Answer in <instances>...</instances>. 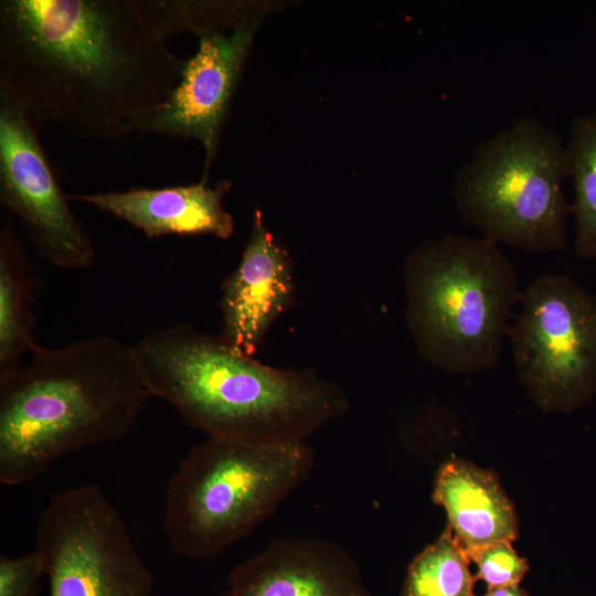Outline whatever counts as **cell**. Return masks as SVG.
I'll return each mask as SVG.
<instances>
[{
    "mask_svg": "<svg viewBox=\"0 0 596 596\" xmlns=\"http://www.w3.org/2000/svg\"><path fill=\"white\" fill-rule=\"evenodd\" d=\"M221 290L220 336L237 353L254 358L272 324L295 297L290 255L266 228L259 211L242 258Z\"/></svg>",
    "mask_w": 596,
    "mask_h": 596,
    "instance_id": "cell-11",
    "label": "cell"
},
{
    "mask_svg": "<svg viewBox=\"0 0 596 596\" xmlns=\"http://www.w3.org/2000/svg\"><path fill=\"white\" fill-rule=\"evenodd\" d=\"M228 596H373L354 556L319 538L283 536L233 568Z\"/></svg>",
    "mask_w": 596,
    "mask_h": 596,
    "instance_id": "cell-12",
    "label": "cell"
},
{
    "mask_svg": "<svg viewBox=\"0 0 596 596\" xmlns=\"http://www.w3.org/2000/svg\"><path fill=\"white\" fill-rule=\"evenodd\" d=\"M509 330L518 377L544 413L568 414L596 396V295L547 273L521 292Z\"/></svg>",
    "mask_w": 596,
    "mask_h": 596,
    "instance_id": "cell-8",
    "label": "cell"
},
{
    "mask_svg": "<svg viewBox=\"0 0 596 596\" xmlns=\"http://www.w3.org/2000/svg\"><path fill=\"white\" fill-rule=\"evenodd\" d=\"M151 397L132 344L34 341L26 363L0 376V481H32L64 455L125 438Z\"/></svg>",
    "mask_w": 596,
    "mask_h": 596,
    "instance_id": "cell-3",
    "label": "cell"
},
{
    "mask_svg": "<svg viewBox=\"0 0 596 596\" xmlns=\"http://www.w3.org/2000/svg\"><path fill=\"white\" fill-rule=\"evenodd\" d=\"M468 557L477 565L475 579L483 581L488 589L519 585L530 568L528 561L517 553L510 541L492 543Z\"/></svg>",
    "mask_w": 596,
    "mask_h": 596,
    "instance_id": "cell-18",
    "label": "cell"
},
{
    "mask_svg": "<svg viewBox=\"0 0 596 596\" xmlns=\"http://www.w3.org/2000/svg\"><path fill=\"white\" fill-rule=\"evenodd\" d=\"M44 575V560L36 549L18 558L1 555L0 596H36Z\"/></svg>",
    "mask_w": 596,
    "mask_h": 596,
    "instance_id": "cell-19",
    "label": "cell"
},
{
    "mask_svg": "<svg viewBox=\"0 0 596 596\" xmlns=\"http://www.w3.org/2000/svg\"><path fill=\"white\" fill-rule=\"evenodd\" d=\"M566 179L561 136L536 118L522 117L473 148L455 175L451 198L482 237L552 253L567 243Z\"/></svg>",
    "mask_w": 596,
    "mask_h": 596,
    "instance_id": "cell-6",
    "label": "cell"
},
{
    "mask_svg": "<svg viewBox=\"0 0 596 596\" xmlns=\"http://www.w3.org/2000/svg\"><path fill=\"white\" fill-rule=\"evenodd\" d=\"M162 31L171 39L192 33L199 40L185 60L169 99L137 132L198 141L204 150L207 180L223 127L255 34L268 6L254 1L147 0Z\"/></svg>",
    "mask_w": 596,
    "mask_h": 596,
    "instance_id": "cell-7",
    "label": "cell"
},
{
    "mask_svg": "<svg viewBox=\"0 0 596 596\" xmlns=\"http://www.w3.org/2000/svg\"><path fill=\"white\" fill-rule=\"evenodd\" d=\"M433 500L444 508L448 529L467 556L500 541L518 538L515 509L496 475L462 459L438 469Z\"/></svg>",
    "mask_w": 596,
    "mask_h": 596,
    "instance_id": "cell-14",
    "label": "cell"
},
{
    "mask_svg": "<svg viewBox=\"0 0 596 596\" xmlns=\"http://www.w3.org/2000/svg\"><path fill=\"white\" fill-rule=\"evenodd\" d=\"M13 219L0 226V376L19 369L35 341L29 257Z\"/></svg>",
    "mask_w": 596,
    "mask_h": 596,
    "instance_id": "cell-15",
    "label": "cell"
},
{
    "mask_svg": "<svg viewBox=\"0 0 596 596\" xmlns=\"http://www.w3.org/2000/svg\"><path fill=\"white\" fill-rule=\"evenodd\" d=\"M483 596H529L520 585L489 588Z\"/></svg>",
    "mask_w": 596,
    "mask_h": 596,
    "instance_id": "cell-20",
    "label": "cell"
},
{
    "mask_svg": "<svg viewBox=\"0 0 596 596\" xmlns=\"http://www.w3.org/2000/svg\"><path fill=\"white\" fill-rule=\"evenodd\" d=\"M50 596H152L153 574L116 507L94 483L54 494L35 532Z\"/></svg>",
    "mask_w": 596,
    "mask_h": 596,
    "instance_id": "cell-9",
    "label": "cell"
},
{
    "mask_svg": "<svg viewBox=\"0 0 596 596\" xmlns=\"http://www.w3.org/2000/svg\"><path fill=\"white\" fill-rule=\"evenodd\" d=\"M567 175L574 189L576 254L596 258V110L574 119L565 143Z\"/></svg>",
    "mask_w": 596,
    "mask_h": 596,
    "instance_id": "cell-16",
    "label": "cell"
},
{
    "mask_svg": "<svg viewBox=\"0 0 596 596\" xmlns=\"http://www.w3.org/2000/svg\"><path fill=\"white\" fill-rule=\"evenodd\" d=\"M231 188L228 180L209 187L207 180L201 179L187 185L67 194V198L125 221L148 238L212 235L227 240L235 226L223 199Z\"/></svg>",
    "mask_w": 596,
    "mask_h": 596,
    "instance_id": "cell-13",
    "label": "cell"
},
{
    "mask_svg": "<svg viewBox=\"0 0 596 596\" xmlns=\"http://www.w3.org/2000/svg\"><path fill=\"white\" fill-rule=\"evenodd\" d=\"M313 465L306 440L252 445L207 437L168 483L163 531L170 546L193 560L217 557L263 524Z\"/></svg>",
    "mask_w": 596,
    "mask_h": 596,
    "instance_id": "cell-5",
    "label": "cell"
},
{
    "mask_svg": "<svg viewBox=\"0 0 596 596\" xmlns=\"http://www.w3.org/2000/svg\"><path fill=\"white\" fill-rule=\"evenodd\" d=\"M470 560L446 530L411 562L402 596H476Z\"/></svg>",
    "mask_w": 596,
    "mask_h": 596,
    "instance_id": "cell-17",
    "label": "cell"
},
{
    "mask_svg": "<svg viewBox=\"0 0 596 596\" xmlns=\"http://www.w3.org/2000/svg\"><path fill=\"white\" fill-rule=\"evenodd\" d=\"M169 41L146 0H1L0 91L36 126L117 140L179 83Z\"/></svg>",
    "mask_w": 596,
    "mask_h": 596,
    "instance_id": "cell-1",
    "label": "cell"
},
{
    "mask_svg": "<svg viewBox=\"0 0 596 596\" xmlns=\"http://www.w3.org/2000/svg\"><path fill=\"white\" fill-rule=\"evenodd\" d=\"M405 321L418 354L451 374L493 368L521 291L512 262L485 237L448 233L404 266Z\"/></svg>",
    "mask_w": 596,
    "mask_h": 596,
    "instance_id": "cell-4",
    "label": "cell"
},
{
    "mask_svg": "<svg viewBox=\"0 0 596 596\" xmlns=\"http://www.w3.org/2000/svg\"><path fill=\"white\" fill-rule=\"evenodd\" d=\"M44 152L38 126L0 91V203L18 217L36 253L64 270H86L96 248L68 204Z\"/></svg>",
    "mask_w": 596,
    "mask_h": 596,
    "instance_id": "cell-10",
    "label": "cell"
},
{
    "mask_svg": "<svg viewBox=\"0 0 596 596\" xmlns=\"http://www.w3.org/2000/svg\"><path fill=\"white\" fill-rule=\"evenodd\" d=\"M152 397L209 438L252 445L305 441L350 408L334 382L234 351L220 334L177 323L132 344Z\"/></svg>",
    "mask_w": 596,
    "mask_h": 596,
    "instance_id": "cell-2",
    "label": "cell"
}]
</instances>
